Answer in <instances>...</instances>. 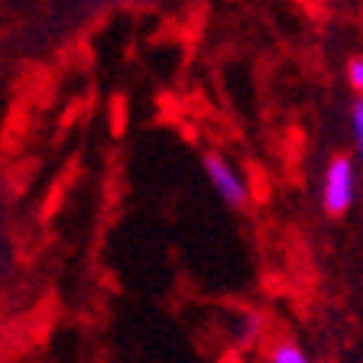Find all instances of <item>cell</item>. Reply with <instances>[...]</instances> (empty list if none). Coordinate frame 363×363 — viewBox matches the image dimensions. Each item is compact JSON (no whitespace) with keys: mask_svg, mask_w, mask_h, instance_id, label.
<instances>
[{"mask_svg":"<svg viewBox=\"0 0 363 363\" xmlns=\"http://www.w3.org/2000/svg\"><path fill=\"white\" fill-rule=\"evenodd\" d=\"M354 189H357V172L354 159L337 156L331 159V166L325 172V189H321V201H325L328 214H347L354 204Z\"/></svg>","mask_w":363,"mask_h":363,"instance_id":"1","label":"cell"},{"mask_svg":"<svg viewBox=\"0 0 363 363\" xmlns=\"http://www.w3.org/2000/svg\"><path fill=\"white\" fill-rule=\"evenodd\" d=\"M347 82H350V88L354 91L363 88V59L360 55H350L347 59Z\"/></svg>","mask_w":363,"mask_h":363,"instance_id":"4","label":"cell"},{"mask_svg":"<svg viewBox=\"0 0 363 363\" xmlns=\"http://www.w3.org/2000/svg\"><path fill=\"white\" fill-rule=\"evenodd\" d=\"M350 130H354V146L363 143V104L360 101H354V107H350Z\"/></svg>","mask_w":363,"mask_h":363,"instance_id":"5","label":"cell"},{"mask_svg":"<svg viewBox=\"0 0 363 363\" xmlns=\"http://www.w3.org/2000/svg\"><path fill=\"white\" fill-rule=\"evenodd\" d=\"M269 363H311V360L298 344H292V340H279V344H272L269 347Z\"/></svg>","mask_w":363,"mask_h":363,"instance_id":"3","label":"cell"},{"mask_svg":"<svg viewBox=\"0 0 363 363\" xmlns=\"http://www.w3.org/2000/svg\"><path fill=\"white\" fill-rule=\"evenodd\" d=\"M204 175H208V182L214 185V191H218L230 208H243V204H247V198H250L247 182H243V175L237 172L224 156L208 152V156H204Z\"/></svg>","mask_w":363,"mask_h":363,"instance_id":"2","label":"cell"}]
</instances>
